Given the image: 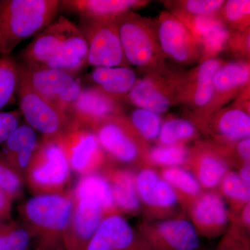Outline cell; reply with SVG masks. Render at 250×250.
Listing matches in <instances>:
<instances>
[{"instance_id":"6da1fadb","label":"cell","mask_w":250,"mask_h":250,"mask_svg":"<svg viewBox=\"0 0 250 250\" xmlns=\"http://www.w3.org/2000/svg\"><path fill=\"white\" fill-rule=\"evenodd\" d=\"M59 5L57 0H0V54L8 55L22 41L43 30Z\"/></svg>"},{"instance_id":"7a4b0ae2","label":"cell","mask_w":250,"mask_h":250,"mask_svg":"<svg viewBox=\"0 0 250 250\" xmlns=\"http://www.w3.org/2000/svg\"><path fill=\"white\" fill-rule=\"evenodd\" d=\"M74 206L73 190H67L60 194L32 195L20 206L18 211L36 243L62 244Z\"/></svg>"},{"instance_id":"3957f363","label":"cell","mask_w":250,"mask_h":250,"mask_svg":"<svg viewBox=\"0 0 250 250\" xmlns=\"http://www.w3.org/2000/svg\"><path fill=\"white\" fill-rule=\"evenodd\" d=\"M125 59L128 64L147 74L165 68V57L159 45L155 22L134 11L115 19Z\"/></svg>"},{"instance_id":"277c9868","label":"cell","mask_w":250,"mask_h":250,"mask_svg":"<svg viewBox=\"0 0 250 250\" xmlns=\"http://www.w3.org/2000/svg\"><path fill=\"white\" fill-rule=\"evenodd\" d=\"M70 166L57 142L41 141L24 174L32 195L60 194L68 190Z\"/></svg>"},{"instance_id":"5b68a950","label":"cell","mask_w":250,"mask_h":250,"mask_svg":"<svg viewBox=\"0 0 250 250\" xmlns=\"http://www.w3.org/2000/svg\"><path fill=\"white\" fill-rule=\"evenodd\" d=\"M18 77L46 102L72 118V108L82 89L73 75L42 65L22 63L18 65Z\"/></svg>"},{"instance_id":"8992f818","label":"cell","mask_w":250,"mask_h":250,"mask_svg":"<svg viewBox=\"0 0 250 250\" xmlns=\"http://www.w3.org/2000/svg\"><path fill=\"white\" fill-rule=\"evenodd\" d=\"M183 72H172L167 67L147 74L138 80L126 95L130 104L161 115L179 104Z\"/></svg>"},{"instance_id":"52a82bcc","label":"cell","mask_w":250,"mask_h":250,"mask_svg":"<svg viewBox=\"0 0 250 250\" xmlns=\"http://www.w3.org/2000/svg\"><path fill=\"white\" fill-rule=\"evenodd\" d=\"M21 114L28 125L41 133L42 141L57 142L73 121L36 94L18 77L17 88Z\"/></svg>"},{"instance_id":"ba28073f","label":"cell","mask_w":250,"mask_h":250,"mask_svg":"<svg viewBox=\"0 0 250 250\" xmlns=\"http://www.w3.org/2000/svg\"><path fill=\"white\" fill-rule=\"evenodd\" d=\"M92 130L106 155L113 160L129 164L139 160L142 154L147 157L144 141L123 114L108 117Z\"/></svg>"},{"instance_id":"9c48e42d","label":"cell","mask_w":250,"mask_h":250,"mask_svg":"<svg viewBox=\"0 0 250 250\" xmlns=\"http://www.w3.org/2000/svg\"><path fill=\"white\" fill-rule=\"evenodd\" d=\"M70 166L80 177L98 173L107 164L106 153L93 130L75 122L57 141Z\"/></svg>"},{"instance_id":"30bf717a","label":"cell","mask_w":250,"mask_h":250,"mask_svg":"<svg viewBox=\"0 0 250 250\" xmlns=\"http://www.w3.org/2000/svg\"><path fill=\"white\" fill-rule=\"evenodd\" d=\"M219 143L231 146L250 138V88L245 90L228 106L212 113L200 125Z\"/></svg>"},{"instance_id":"8fae6325","label":"cell","mask_w":250,"mask_h":250,"mask_svg":"<svg viewBox=\"0 0 250 250\" xmlns=\"http://www.w3.org/2000/svg\"><path fill=\"white\" fill-rule=\"evenodd\" d=\"M155 25L158 41L165 58L184 65L200 62V42L174 15L162 11Z\"/></svg>"},{"instance_id":"7c38bea8","label":"cell","mask_w":250,"mask_h":250,"mask_svg":"<svg viewBox=\"0 0 250 250\" xmlns=\"http://www.w3.org/2000/svg\"><path fill=\"white\" fill-rule=\"evenodd\" d=\"M82 31L88 43L87 63L95 67H129L115 20L88 22Z\"/></svg>"},{"instance_id":"4fadbf2b","label":"cell","mask_w":250,"mask_h":250,"mask_svg":"<svg viewBox=\"0 0 250 250\" xmlns=\"http://www.w3.org/2000/svg\"><path fill=\"white\" fill-rule=\"evenodd\" d=\"M225 62L222 59H208L184 74L179 104L185 105L191 113L194 123L208 107L213 94V77Z\"/></svg>"},{"instance_id":"5bb4252c","label":"cell","mask_w":250,"mask_h":250,"mask_svg":"<svg viewBox=\"0 0 250 250\" xmlns=\"http://www.w3.org/2000/svg\"><path fill=\"white\" fill-rule=\"evenodd\" d=\"M250 61L225 62L213 77V94L211 101L195 121L197 127L212 113L225 106L250 88Z\"/></svg>"},{"instance_id":"9a60e30c","label":"cell","mask_w":250,"mask_h":250,"mask_svg":"<svg viewBox=\"0 0 250 250\" xmlns=\"http://www.w3.org/2000/svg\"><path fill=\"white\" fill-rule=\"evenodd\" d=\"M106 216L98 202L88 197H75L71 218L62 237L64 249L85 250Z\"/></svg>"},{"instance_id":"2e32d148","label":"cell","mask_w":250,"mask_h":250,"mask_svg":"<svg viewBox=\"0 0 250 250\" xmlns=\"http://www.w3.org/2000/svg\"><path fill=\"white\" fill-rule=\"evenodd\" d=\"M85 250H150L119 213L103 219Z\"/></svg>"},{"instance_id":"e0dca14e","label":"cell","mask_w":250,"mask_h":250,"mask_svg":"<svg viewBox=\"0 0 250 250\" xmlns=\"http://www.w3.org/2000/svg\"><path fill=\"white\" fill-rule=\"evenodd\" d=\"M123 114L121 101L97 87L82 88L72 111V121L93 129L110 116Z\"/></svg>"},{"instance_id":"ac0fdd59","label":"cell","mask_w":250,"mask_h":250,"mask_svg":"<svg viewBox=\"0 0 250 250\" xmlns=\"http://www.w3.org/2000/svg\"><path fill=\"white\" fill-rule=\"evenodd\" d=\"M143 238L150 250H196L200 246L193 224L182 218L159 223Z\"/></svg>"},{"instance_id":"d6986e66","label":"cell","mask_w":250,"mask_h":250,"mask_svg":"<svg viewBox=\"0 0 250 250\" xmlns=\"http://www.w3.org/2000/svg\"><path fill=\"white\" fill-rule=\"evenodd\" d=\"M78 27L67 18L61 16L41 31L22 53L23 63L43 65L63 45Z\"/></svg>"},{"instance_id":"ffe728a7","label":"cell","mask_w":250,"mask_h":250,"mask_svg":"<svg viewBox=\"0 0 250 250\" xmlns=\"http://www.w3.org/2000/svg\"><path fill=\"white\" fill-rule=\"evenodd\" d=\"M192 224L197 233L207 238H216L225 231L228 210L223 197L215 192H206L197 197L191 208Z\"/></svg>"},{"instance_id":"44dd1931","label":"cell","mask_w":250,"mask_h":250,"mask_svg":"<svg viewBox=\"0 0 250 250\" xmlns=\"http://www.w3.org/2000/svg\"><path fill=\"white\" fill-rule=\"evenodd\" d=\"M225 148L220 146L202 145L190 152L189 161L192 164L193 174L201 187L213 188L228 173V161L225 159Z\"/></svg>"},{"instance_id":"7402d4cb","label":"cell","mask_w":250,"mask_h":250,"mask_svg":"<svg viewBox=\"0 0 250 250\" xmlns=\"http://www.w3.org/2000/svg\"><path fill=\"white\" fill-rule=\"evenodd\" d=\"M148 2L143 0H68L60 4L88 22H98L114 21L123 13L143 7Z\"/></svg>"},{"instance_id":"603a6c76","label":"cell","mask_w":250,"mask_h":250,"mask_svg":"<svg viewBox=\"0 0 250 250\" xmlns=\"http://www.w3.org/2000/svg\"><path fill=\"white\" fill-rule=\"evenodd\" d=\"M136 191L140 201L158 209H167L177 204V192L155 171L143 169L135 176Z\"/></svg>"},{"instance_id":"cb8c5ba5","label":"cell","mask_w":250,"mask_h":250,"mask_svg":"<svg viewBox=\"0 0 250 250\" xmlns=\"http://www.w3.org/2000/svg\"><path fill=\"white\" fill-rule=\"evenodd\" d=\"M39 144L35 130L28 125H19L6 142L3 143L0 157L24 177Z\"/></svg>"},{"instance_id":"d4e9b609","label":"cell","mask_w":250,"mask_h":250,"mask_svg":"<svg viewBox=\"0 0 250 250\" xmlns=\"http://www.w3.org/2000/svg\"><path fill=\"white\" fill-rule=\"evenodd\" d=\"M87 57L88 43L78 28L42 66L62 70L74 76L86 63Z\"/></svg>"},{"instance_id":"484cf974","label":"cell","mask_w":250,"mask_h":250,"mask_svg":"<svg viewBox=\"0 0 250 250\" xmlns=\"http://www.w3.org/2000/svg\"><path fill=\"white\" fill-rule=\"evenodd\" d=\"M102 174L111 187L116 209L133 212L139 209L140 201L136 191L135 176L129 171L105 165Z\"/></svg>"},{"instance_id":"4316f807","label":"cell","mask_w":250,"mask_h":250,"mask_svg":"<svg viewBox=\"0 0 250 250\" xmlns=\"http://www.w3.org/2000/svg\"><path fill=\"white\" fill-rule=\"evenodd\" d=\"M90 77L95 87L119 101L126 98L138 80L129 67H95Z\"/></svg>"},{"instance_id":"83f0119b","label":"cell","mask_w":250,"mask_h":250,"mask_svg":"<svg viewBox=\"0 0 250 250\" xmlns=\"http://www.w3.org/2000/svg\"><path fill=\"white\" fill-rule=\"evenodd\" d=\"M72 190L75 197H88L100 203L106 216L118 213L113 202L111 187L102 174L94 173L80 177Z\"/></svg>"},{"instance_id":"f1b7e54d","label":"cell","mask_w":250,"mask_h":250,"mask_svg":"<svg viewBox=\"0 0 250 250\" xmlns=\"http://www.w3.org/2000/svg\"><path fill=\"white\" fill-rule=\"evenodd\" d=\"M198 136V128L192 121L183 118H169L164 122L157 141L159 146L184 145Z\"/></svg>"},{"instance_id":"f546056e","label":"cell","mask_w":250,"mask_h":250,"mask_svg":"<svg viewBox=\"0 0 250 250\" xmlns=\"http://www.w3.org/2000/svg\"><path fill=\"white\" fill-rule=\"evenodd\" d=\"M34 240L22 222L10 220L0 223V250H30Z\"/></svg>"},{"instance_id":"4dcf8cb0","label":"cell","mask_w":250,"mask_h":250,"mask_svg":"<svg viewBox=\"0 0 250 250\" xmlns=\"http://www.w3.org/2000/svg\"><path fill=\"white\" fill-rule=\"evenodd\" d=\"M220 21L231 31L249 29L250 23V0L225 1L218 13Z\"/></svg>"},{"instance_id":"1f68e13d","label":"cell","mask_w":250,"mask_h":250,"mask_svg":"<svg viewBox=\"0 0 250 250\" xmlns=\"http://www.w3.org/2000/svg\"><path fill=\"white\" fill-rule=\"evenodd\" d=\"M128 118L143 141L157 140L163 124L161 116L148 110L136 108Z\"/></svg>"},{"instance_id":"d6a6232c","label":"cell","mask_w":250,"mask_h":250,"mask_svg":"<svg viewBox=\"0 0 250 250\" xmlns=\"http://www.w3.org/2000/svg\"><path fill=\"white\" fill-rule=\"evenodd\" d=\"M163 179L173 188L189 197L200 195L201 186L193 173L181 167H166L162 172Z\"/></svg>"},{"instance_id":"836d02e7","label":"cell","mask_w":250,"mask_h":250,"mask_svg":"<svg viewBox=\"0 0 250 250\" xmlns=\"http://www.w3.org/2000/svg\"><path fill=\"white\" fill-rule=\"evenodd\" d=\"M18 84V64L9 56H3L0 58V110L14 98Z\"/></svg>"},{"instance_id":"e575fe53","label":"cell","mask_w":250,"mask_h":250,"mask_svg":"<svg viewBox=\"0 0 250 250\" xmlns=\"http://www.w3.org/2000/svg\"><path fill=\"white\" fill-rule=\"evenodd\" d=\"M190 152L184 145L170 146L158 145L148 151L147 159L152 164L166 167H180L188 162Z\"/></svg>"},{"instance_id":"d590c367","label":"cell","mask_w":250,"mask_h":250,"mask_svg":"<svg viewBox=\"0 0 250 250\" xmlns=\"http://www.w3.org/2000/svg\"><path fill=\"white\" fill-rule=\"evenodd\" d=\"M172 14H181L191 16H210L218 14L224 0H184L167 1Z\"/></svg>"},{"instance_id":"8d00e7d4","label":"cell","mask_w":250,"mask_h":250,"mask_svg":"<svg viewBox=\"0 0 250 250\" xmlns=\"http://www.w3.org/2000/svg\"><path fill=\"white\" fill-rule=\"evenodd\" d=\"M231 30L222 24L210 31L208 35L200 41L202 57L200 62L215 58L217 54L228 47Z\"/></svg>"},{"instance_id":"74e56055","label":"cell","mask_w":250,"mask_h":250,"mask_svg":"<svg viewBox=\"0 0 250 250\" xmlns=\"http://www.w3.org/2000/svg\"><path fill=\"white\" fill-rule=\"evenodd\" d=\"M250 184L244 182L238 173L228 172L221 182V190L225 197L235 204L246 205L250 200Z\"/></svg>"},{"instance_id":"f35d334b","label":"cell","mask_w":250,"mask_h":250,"mask_svg":"<svg viewBox=\"0 0 250 250\" xmlns=\"http://www.w3.org/2000/svg\"><path fill=\"white\" fill-rule=\"evenodd\" d=\"M24 184L22 174L0 157V190L14 200L22 195Z\"/></svg>"},{"instance_id":"ab89813d","label":"cell","mask_w":250,"mask_h":250,"mask_svg":"<svg viewBox=\"0 0 250 250\" xmlns=\"http://www.w3.org/2000/svg\"><path fill=\"white\" fill-rule=\"evenodd\" d=\"M250 28L245 30H231L228 47H229L233 54L241 57V60L250 61Z\"/></svg>"},{"instance_id":"60d3db41","label":"cell","mask_w":250,"mask_h":250,"mask_svg":"<svg viewBox=\"0 0 250 250\" xmlns=\"http://www.w3.org/2000/svg\"><path fill=\"white\" fill-rule=\"evenodd\" d=\"M21 113L18 111H0V144L6 142L20 125Z\"/></svg>"},{"instance_id":"b9f144b4","label":"cell","mask_w":250,"mask_h":250,"mask_svg":"<svg viewBox=\"0 0 250 250\" xmlns=\"http://www.w3.org/2000/svg\"><path fill=\"white\" fill-rule=\"evenodd\" d=\"M218 250H250L249 242L241 233L231 232L220 242Z\"/></svg>"},{"instance_id":"7bdbcfd3","label":"cell","mask_w":250,"mask_h":250,"mask_svg":"<svg viewBox=\"0 0 250 250\" xmlns=\"http://www.w3.org/2000/svg\"><path fill=\"white\" fill-rule=\"evenodd\" d=\"M13 202L14 200L9 195L0 190V220L1 221L11 220Z\"/></svg>"},{"instance_id":"ee69618b","label":"cell","mask_w":250,"mask_h":250,"mask_svg":"<svg viewBox=\"0 0 250 250\" xmlns=\"http://www.w3.org/2000/svg\"><path fill=\"white\" fill-rule=\"evenodd\" d=\"M236 154L243 163H250V138L241 140L236 144Z\"/></svg>"},{"instance_id":"f6af8a7d","label":"cell","mask_w":250,"mask_h":250,"mask_svg":"<svg viewBox=\"0 0 250 250\" xmlns=\"http://www.w3.org/2000/svg\"><path fill=\"white\" fill-rule=\"evenodd\" d=\"M238 176L244 182L250 184V163H243V165L241 166L239 172L238 173Z\"/></svg>"},{"instance_id":"bcb514c9","label":"cell","mask_w":250,"mask_h":250,"mask_svg":"<svg viewBox=\"0 0 250 250\" xmlns=\"http://www.w3.org/2000/svg\"><path fill=\"white\" fill-rule=\"evenodd\" d=\"M32 250H65L62 244H41L36 243Z\"/></svg>"},{"instance_id":"7dc6e473","label":"cell","mask_w":250,"mask_h":250,"mask_svg":"<svg viewBox=\"0 0 250 250\" xmlns=\"http://www.w3.org/2000/svg\"><path fill=\"white\" fill-rule=\"evenodd\" d=\"M242 222L248 228L250 225V202L243 206L242 210Z\"/></svg>"},{"instance_id":"c3c4849f","label":"cell","mask_w":250,"mask_h":250,"mask_svg":"<svg viewBox=\"0 0 250 250\" xmlns=\"http://www.w3.org/2000/svg\"><path fill=\"white\" fill-rule=\"evenodd\" d=\"M1 222H2V221H1V220H0V223H1Z\"/></svg>"}]
</instances>
